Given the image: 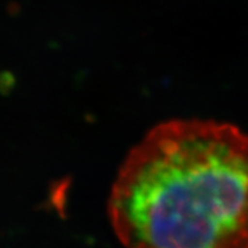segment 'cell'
<instances>
[{"label": "cell", "mask_w": 248, "mask_h": 248, "mask_svg": "<svg viewBox=\"0 0 248 248\" xmlns=\"http://www.w3.org/2000/svg\"><path fill=\"white\" fill-rule=\"evenodd\" d=\"M124 248H248V134L200 118L156 124L107 202Z\"/></svg>", "instance_id": "obj_1"}]
</instances>
